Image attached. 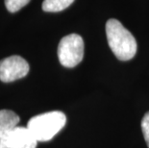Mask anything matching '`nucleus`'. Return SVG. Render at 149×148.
<instances>
[{
  "mask_svg": "<svg viewBox=\"0 0 149 148\" xmlns=\"http://www.w3.org/2000/svg\"><path fill=\"white\" fill-rule=\"evenodd\" d=\"M30 0H5V5L7 10L11 13H15L27 5Z\"/></svg>",
  "mask_w": 149,
  "mask_h": 148,
  "instance_id": "6e6552de",
  "label": "nucleus"
},
{
  "mask_svg": "<svg viewBox=\"0 0 149 148\" xmlns=\"http://www.w3.org/2000/svg\"><path fill=\"white\" fill-rule=\"evenodd\" d=\"M73 2L74 0H44L42 3V10L49 13L61 12L69 7Z\"/></svg>",
  "mask_w": 149,
  "mask_h": 148,
  "instance_id": "0eeeda50",
  "label": "nucleus"
},
{
  "mask_svg": "<svg viewBox=\"0 0 149 148\" xmlns=\"http://www.w3.org/2000/svg\"><path fill=\"white\" fill-rule=\"evenodd\" d=\"M29 65L20 56H10L0 61V80L10 83L25 77L29 72Z\"/></svg>",
  "mask_w": 149,
  "mask_h": 148,
  "instance_id": "20e7f679",
  "label": "nucleus"
},
{
  "mask_svg": "<svg viewBox=\"0 0 149 148\" xmlns=\"http://www.w3.org/2000/svg\"><path fill=\"white\" fill-rule=\"evenodd\" d=\"M141 130H142V134H143L145 142H146L147 146L149 147V112H147L144 115L143 118L141 120Z\"/></svg>",
  "mask_w": 149,
  "mask_h": 148,
  "instance_id": "1a4fd4ad",
  "label": "nucleus"
},
{
  "mask_svg": "<svg viewBox=\"0 0 149 148\" xmlns=\"http://www.w3.org/2000/svg\"><path fill=\"white\" fill-rule=\"evenodd\" d=\"M107 40L111 50L120 61H129L137 53V42L134 36L116 19L106 23Z\"/></svg>",
  "mask_w": 149,
  "mask_h": 148,
  "instance_id": "f257e3e1",
  "label": "nucleus"
},
{
  "mask_svg": "<svg viewBox=\"0 0 149 148\" xmlns=\"http://www.w3.org/2000/svg\"><path fill=\"white\" fill-rule=\"evenodd\" d=\"M37 143L27 127L17 126L0 138V148H36Z\"/></svg>",
  "mask_w": 149,
  "mask_h": 148,
  "instance_id": "39448f33",
  "label": "nucleus"
},
{
  "mask_svg": "<svg viewBox=\"0 0 149 148\" xmlns=\"http://www.w3.org/2000/svg\"><path fill=\"white\" fill-rule=\"evenodd\" d=\"M19 122V116L10 110L0 111V138L11 129L17 127Z\"/></svg>",
  "mask_w": 149,
  "mask_h": 148,
  "instance_id": "423d86ee",
  "label": "nucleus"
},
{
  "mask_svg": "<svg viewBox=\"0 0 149 148\" xmlns=\"http://www.w3.org/2000/svg\"><path fill=\"white\" fill-rule=\"evenodd\" d=\"M65 122L64 113L53 111L33 116L28 121L27 128L38 141H48L65 127Z\"/></svg>",
  "mask_w": 149,
  "mask_h": 148,
  "instance_id": "f03ea898",
  "label": "nucleus"
},
{
  "mask_svg": "<svg viewBox=\"0 0 149 148\" xmlns=\"http://www.w3.org/2000/svg\"><path fill=\"white\" fill-rule=\"evenodd\" d=\"M84 57V40L77 34H70L61 40L58 46V58L65 67H74Z\"/></svg>",
  "mask_w": 149,
  "mask_h": 148,
  "instance_id": "7ed1b4c3",
  "label": "nucleus"
}]
</instances>
